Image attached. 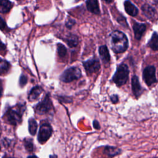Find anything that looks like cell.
<instances>
[{
  "instance_id": "obj_1",
  "label": "cell",
  "mask_w": 158,
  "mask_h": 158,
  "mask_svg": "<svg viewBox=\"0 0 158 158\" xmlns=\"http://www.w3.org/2000/svg\"><path fill=\"white\" fill-rule=\"evenodd\" d=\"M109 43L112 51L117 54L125 52L128 47L127 36L118 30H115L109 35Z\"/></svg>"
},
{
  "instance_id": "obj_2",
  "label": "cell",
  "mask_w": 158,
  "mask_h": 158,
  "mask_svg": "<svg viewBox=\"0 0 158 158\" xmlns=\"http://www.w3.org/2000/svg\"><path fill=\"white\" fill-rule=\"evenodd\" d=\"M129 76L128 67L125 64H120L117 67L116 71L112 77L113 82L117 86H121L128 81Z\"/></svg>"
},
{
  "instance_id": "obj_3",
  "label": "cell",
  "mask_w": 158,
  "mask_h": 158,
  "mask_svg": "<svg viewBox=\"0 0 158 158\" xmlns=\"http://www.w3.org/2000/svg\"><path fill=\"white\" fill-rule=\"evenodd\" d=\"M25 109L23 106L19 105L14 107L10 108L6 114L7 121L12 125H16L22 120V116Z\"/></svg>"
},
{
  "instance_id": "obj_4",
  "label": "cell",
  "mask_w": 158,
  "mask_h": 158,
  "mask_svg": "<svg viewBox=\"0 0 158 158\" xmlns=\"http://www.w3.org/2000/svg\"><path fill=\"white\" fill-rule=\"evenodd\" d=\"M81 77V72L78 67H71L66 69L60 77L62 81L70 83L75 80L79 79Z\"/></svg>"
},
{
  "instance_id": "obj_5",
  "label": "cell",
  "mask_w": 158,
  "mask_h": 158,
  "mask_svg": "<svg viewBox=\"0 0 158 158\" xmlns=\"http://www.w3.org/2000/svg\"><path fill=\"white\" fill-rule=\"evenodd\" d=\"M143 80L146 84L150 86L157 82L156 77V68L153 65H149L145 67L143 72Z\"/></svg>"
},
{
  "instance_id": "obj_6",
  "label": "cell",
  "mask_w": 158,
  "mask_h": 158,
  "mask_svg": "<svg viewBox=\"0 0 158 158\" xmlns=\"http://www.w3.org/2000/svg\"><path fill=\"white\" fill-rule=\"evenodd\" d=\"M83 65L88 75L97 72L101 67L99 60L96 57H93L83 62Z\"/></svg>"
},
{
  "instance_id": "obj_7",
  "label": "cell",
  "mask_w": 158,
  "mask_h": 158,
  "mask_svg": "<svg viewBox=\"0 0 158 158\" xmlns=\"http://www.w3.org/2000/svg\"><path fill=\"white\" fill-rule=\"evenodd\" d=\"M52 133L51 126L48 123H43L40 128L38 139L40 143H44L51 137Z\"/></svg>"
},
{
  "instance_id": "obj_8",
  "label": "cell",
  "mask_w": 158,
  "mask_h": 158,
  "mask_svg": "<svg viewBox=\"0 0 158 158\" xmlns=\"http://www.w3.org/2000/svg\"><path fill=\"white\" fill-rule=\"evenodd\" d=\"M52 108V103L48 96H46L36 106V111L39 114H44L48 112Z\"/></svg>"
},
{
  "instance_id": "obj_9",
  "label": "cell",
  "mask_w": 158,
  "mask_h": 158,
  "mask_svg": "<svg viewBox=\"0 0 158 158\" xmlns=\"http://www.w3.org/2000/svg\"><path fill=\"white\" fill-rule=\"evenodd\" d=\"M131 89L134 96L136 98H139L143 92V88L140 85L139 78L136 75L131 78Z\"/></svg>"
},
{
  "instance_id": "obj_10",
  "label": "cell",
  "mask_w": 158,
  "mask_h": 158,
  "mask_svg": "<svg viewBox=\"0 0 158 158\" xmlns=\"http://www.w3.org/2000/svg\"><path fill=\"white\" fill-rule=\"evenodd\" d=\"M146 25L144 23H140L138 22H134L133 25V30L135 38L137 40H140L143 35L145 32Z\"/></svg>"
},
{
  "instance_id": "obj_11",
  "label": "cell",
  "mask_w": 158,
  "mask_h": 158,
  "mask_svg": "<svg viewBox=\"0 0 158 158\" xmlns=\"http://www.w3.org/2000/svg\"><path fill=\"white\" fill-rule=\"evenodd\" d=\"M122 152V151L120 148L112 146H105L103 149V153L107 158L114 157L120 154Z\"/></svg>"
},
{
  "instance_id": "obj_12",
  "label": "cell",
  "mask_w": 158,
  "mask_h": 158,
  "mask_svg": "<svg viewBox=\"0 0 158 158\" xmlns=\"http://www.w3.org/2000/svg\"><path fill=\"white\" fill-rule=\"evenodd\" d=\"M99 54L104 64H107L110 60V56L106 45H102L99 48Z\"/></svg>"
},
{
  "instance_id": "obj_13",
  "label": "cell",
  "mask_w": 158,
  "mask_h": 158,
  "mask_svg": "<svg viewBox=\"0 0 158 158\" xmlns=\"http://www.w3.org/2000/svg\"><path fill=\"white\" fill-rule=\"evenodd\" d=\"M86 8L90 12L99 15L100 14V9L99 6V2L96 0H88L86 1Z\"/></svg>"
},
{
  "instance_id": "obj_14",
  "label": "cell",
  "mask_w": 158,
  "mask_h": 158,
  "mask_svg": "<svg viewBox=\"0 0 158 158\" xmlns=\"http://www.w3.org/2000/svg\"><path fill=\"white\" fill-rule=\"evenodd\" d=\"M124 8L125 12L130 16L135 17L138 14V8L130 1H126L124 2Z\"/></svg>"
},
{
  "instance_id": "obj_15",
  "label": "cell",
  "mask_w": 158,
  "mask_h": 158,
  "mask_svg": "<svg viewBox=\"0 0 158 158\" xmlns=\"http://www.w3.org/2000/svg\"><path fill=\"white\" fill-rule=\"evenodd\" d=\"M141 10L144 15L149 19H152L156 14V9L148 4H144L141 6Z\"/></svg>"
},
{
  "instance_id": "obj_16",
  "label": "cell",
  "mask_w": 158,
  "mask_h": 158,
  "mask_svg": "<svg viewBox=\"0 0 158 158\" xmlns=\"http://www.w3.org/2000/svg\"><path fill=\"white\" fill-rule=\"evenodd\" d=\"M148 46L152 50H158V33L157 32L154 31L152 33L151 39L148 43Z\"/></svg>"
},
{
  "instance_id": "obj_17",
  "label": "cell",
  "mask_w": 158,
  "mask_h": 158,
  "mask_svg": "<svg viewBox=\"0 0 158 158\" xmlns=\"http://www.w3.org/2000/svg\"><path fill=\"white\" fill-rule=\"evenodd\" d=\"M42 91H43L42 88L38 86H36L33 88L29 93V96H28L29 101H32L37 99V98H38L40 94L41 93Z\"/></svg>"
},
{
  "instance_id": "obj_18",
  "label": "cell",
  "mask_w": 158,
  "mask_h": 158,
  "mask_svg": "<svg viewBox=\"0 0 158 158\" xmlns=\"http://www.w3.org/2000/svg\"><path fill=\"white\" fill-rule=\"evenodd\" d=\"M13 4L9 1H0V12L6 13L12 7Z\"/></svg>"
},
{
  "instance_id": "obj_19",
  "label": "cell",
  "mask_w": 158,
  "mask_h": 158,
  "mask_svg": "<svg viewBox=\"0 0 158 158\" xmlns=\"http://www.w3.org/2000/svg\"><path fill=\"white\" fill-rule=\"evenodd\" d=\"M66 42L70 48L76 47L78 44V38L75 35H70L67 38Z\"/></svg>"
},
{
  "instance_id": "obj_20",
  "label": "cell",
  "mask_w": 158,
  "mask_h": 158,
  "mask_svg": "<svg viewBox=\"0 0 158 158\" xmlns=\"http://www.w3.org/2000/svg\"><path fill=\"white\" fill-rule=\"evenodd\" d=\"M37 123L33 118H30L28 121V129L29 132L31 135H35L37 130Z\"/></svg>"
},
{
  "instance_id": "obj_21",
  "label": "cell",
  "mask_w": 158,
  "mask_h": 158,
  "mask_svg": "<svg viewBox=\"0 0 158 158\" xmlns=\"http://www.w3.org/2000/svg\"><path fill=\"white\" fill-rule=\"evenodd\" d=\"M9 69V64L6 60L0 58V73L4 74Z\"/></svg>"
},
{
  "instance_id": "obj_22",
  "label": "cell",
  "mask_w": 158,
  "mask_h": 158,
  "mask_svg": "<svg viewBox=\"0 0 158 158\" xmlns=\"http://www.w3.org/2000/svg\"><path fill=\"white\" fill-rule=\"evenodd\" d=\"M57 53L60 57H64L67 54V49L64 45L61 43H58L57 46Z\"/></svg>"
},
{
  "instance_id": "obj_23",
  "label": "cell",
  "mask_w": 158,
  "mask_h": 158,
  "mask_svg": "<svg viewBox=\"0 0 158 158\" xmlns=\"http://www.w3.org/2000/svg\"><path fill=\"white\" fill-rule=\"evenodd\" d=\"M24 143H25V147L26 149L29 152L32 151V150L33 149V145L31 139H25L24 140Z\"/></svg>"
},
{
  "instance_id": "obj_24",
  "label": "cell",
  "mask_w": 158,
  "mask_h": 158,
  "mask_svg": "<svg viewBox=\"0 0 158 158\" xmlns=\"http://www.w3.org/2000/svg\"><path fill=\"white\" fill-rule=\"evenodd\" d=\"M117 20V22H118L120 25H122V26H123V27H128V23H127V22L126 19H125L124 17H123L122 15H121V16H120L119 17H118Z\"/></svg>"
},
{
  "instance_id": "obj_25",
  "label": "cell",
  "mask_w": 158,
  "mask_h": 158,
  "mask_svg": "<svg viewBox=\"0 0 158 158\" xmlns=\"http://www.w3.org/2000/svg\"><path fill=\"white\" fill-rule=\"evenodd\" d=\"M75 23H76V22L75 20H73L72 19H69L67 20L65 25L68 28H71L75 24Z\"/></svg>"
},
{
  "instance_id": "obj_26",
  "label": "cell",
  "mask_w": 158,
  "mask_h": 158,
  "mask_svg": "<svg viewBox=\"0 0 158 158\" xmlns=\"http://www.w3.org/2000/svg\"><path fill=\"white\" fill-rule=\"evenodd\" d=\"M27 81V78L25 75H22L20 78V85L22 87L24 85H25Z\"/></svg>"
},
{
  "instance_id": "obj_27",
  "label": "cell",
  "mask_w": 158,
  "mask_h": 158,
  "mask_svg": "<svg viewBox=\"0 0 158 158\" xmlns=\"http://www.w3.org/2000/svg\"><path fill=\"white\" fill-rule=\"evenodd\" d=\"M110 100H111L112 102L114 103V104L117 103L118 101V95H117V94H112V95L110 96Z\"/></svg>"
},
{
  "instance_id": "obj_28",
  "label": "cell",
  "mask_w": 158,
  "mask_h": 158,
  "mask_svg": "<svg viewBox=\"0 0 158 158\" xmlns=\"http://www.w3.org/2000/svg\"><path fill=\"white\" fill-rule=\"evenodd\" d=\"M93 127L96 129V130H99L101 127H100V125L98 122V121H97L96 120H94L93 122Z\"/></svg>"
},
{
  "instance_id": "obj_29",
  "label": "cell",
  "mask_w": 158,
  "mask_h": 158,
  "mask_svg": "<svg viewBox=\"0 0 158 158\" xmlns=\"http://www.w3.org/2000/svg\"><path fill=\"white\" fill-rule=\"evenodd\" d=\"M6 27V23L3 20V19L0 17V29H4L5 27Z\"/></svg>"
},
{
  "instance_id": "obj_30",
  "label": "cell",
  "mask_w": 158,
  "mask_h": 158,
  "mask_svg": "<svg viewBox=\"0 0 158 158\" xmlns=\"http://www.w3.org/2000/svg\"><path fill=\"white\" fill-rule=\"evenodd\" d=\"M6 49V46L4 43H2V41L0 40V51H4Z\"/></svg>"
},
{
  "instance_id": "obj_31",
  "label": "cell",
  "mask_w": 158,
  "mask_h": 158,
  "mask_svg": "<svg viewBox=\"0 0 158 158\" xmlns=\"http://www.w3.org/2000/svg\"><path fill=\"white\" fill-rule=\"evenodd\" d=\"M2 86L1 83L0 82V97L2 95Z\"/></svg>"
},
{
  "instance_id": "obj_32",
  "label": "cell",
  "mask_w": 158,
  "mask_h": 158,
  "mask_svg": "<svg viewBox=\"0 0 158 158\" xmlns=\"http://www.w3.org/2000/svg\"><path fill=\"white\" fill-rule=\"evenodd\" d=\"M49 157L50 158H57V156H56V155H51Z\"/></svg>"
},
{
  "instance_id": "obj_33",
  "label": "cell",
  "mask_w": 158,
  "mask_h": 158,
  "mask_svg": "<svg viewBox=\"0 0 158 158\" xmlns=\"http://www.w3.org/2000/svg\"><path fill=\"white\" fill-rule=\"evenodd\" d=\"M28 158H38L36 156H30V157H28Z\"/></svg>"
},
{
  "instance_id": "obj_34",
  "label": "cell",
  "mask_w": 158,
  "mask_h": 158,
  "mask_svg": "<svg viewBox=\"0 0 158 158\" xmlns=\"http://www.w3.org/2000/svg\"><path fill=\"white\" fill-rule=\"evenodd\" d=\"M105 2H107V3H110V2H111L112 1H105Z\"/></svg>"
},
{
  "instance_id": "obj_35",
  "label": "cell",
  "mask_w": 158,
  "mask_h": 158,
  "mask_svg": "<svg viewBox=\"0 0 158 158\" xmlns=\"http://www.w3.org/2000/svg\"><path fill=\"white\" fill-rule=\"evenodd\" d=\"M4 158H12V157H4Z\"/></svg>"
}]
</instances>
